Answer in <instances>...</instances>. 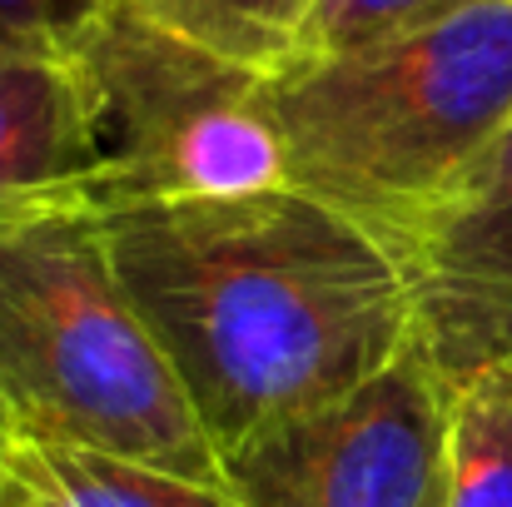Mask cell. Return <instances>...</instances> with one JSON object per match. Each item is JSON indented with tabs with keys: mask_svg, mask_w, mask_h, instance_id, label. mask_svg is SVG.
<instances>
[{
	"mask_svg": "<svg viewBox=\"0 0 512 507\" xmlns=\"http://www.w3.org/2000/svg\"><path fill=\"white\" fill-rule=\"evenodd\" d=\"M110 264L219 463L413 348L398 259L339 209L264 189L100 214Z\"/></svg>",
	"mask_w": 512,
	"mask_h": 507,
	"instance_id": "6da1fadb",
	"label": "cell"
},
{
	"mask_svg": "<svg viewBox=\"0 0 512 507\" xmlns=\"http://www.w3.org/2000/svg\"><path fill=\"white\" fill-rule=\"evenodd\" d=\"M289 189L393 259L512 125V0H468L373 45L269 75Z\"/></svg>",
	"mask_w": 512,
	"mask_h": 507,
	"instance_id": "7a4b0ae2",
	"label": "cell"
},
{
	"mask_svg": "<svg viewBox=\"0 0 512 507\" xmlns=\"http://www.w3.org/2000/svg\"><path fill=\"white\" fill-rule=\"evenodd\" d=\"M0 423L224 483L174 368L140 324L100 214L0 229Z\"/></svg>",
	"mask_w": 512,
	"mask_h": 507,
	"instance_id": "3957f363",
	"label": "cell"
},
{
	"mask_svg": "<svg viewBox=\"0 0 512 507\" xmlns=\"http://www.w3.org/2000/svg\"><path fill=\"white\" fill-rule=\"evenodd\" d=\"M100 150V214L284 189L269 75L110 0L70 40Z\"/></svg>",
	"mask_w": 512,
	"mask_h": 507,
	"instance_id": "277c9868",
	"label": "cell"
},
{
	"mask_svg": "<svg viewBox=\"0 0 512 507\" xmlns=\"http://www.w3.org/2000/svg\"><path fill=\"white\" fill-rule=\"evenodd\" d=\"M448 423V378L408 348L363 388L224 453L219 468L244 507H443Z\"/></svg>",
	"mask_w": 512,
	"mask_h": 507,
	"instance_id": "5b68a950",
	"label": "cell"
},
{
	"mask_svg": "<svg viewBox=\"0 0 512 507\" xmlns=\"http://www.w3.org/2000/svg\"><path fill=\"white\" fill-rule=\"evenodd\" d=\"M413 348L448 388L512 363V125L408 234Z\"/></svg>",
	"mask_w": 512,
	"mask_h": 507,
	"instance_id": "8992f818",
	"label": "cell"
},
{
	"mask_svg": "<svg viewBox=\"0 0 512 507\" xmlns=\"http://www.w3.org/2000/svg\"><path fill=\"white\" fill-rule=\"evenodd\" d=\"M100 214V150L80 60L50 40H0V229Z\"/></svg>",
	"mask_w": 512,
	"mask_h": 507,
	"instance_id": "52a82bcc",
	"label": "cell"
},
{
	"mask_svg": "<svg viewBox=\"0 0 512 507\" xmlns=\"http://www.w3.org/2000/svg\"><path fill=\"white\" fill-rule=\"evenodd\" d=\"M0 507H244L224 483L75 443L15 438L0 453Z\"/></svg>",
	"mask_w": 512,
	"mask_h": 507,
	"instance_id": "ba28073f",
	"label": "cell"
},
{
	"mask_svg": "<svg viewBox=\"0 0 512 507\" xmlns=\"http://www.w3.org/2000/svg\"><path fill=\"white\" fill-rule=\"evenodd\" d=\"M443 507H512V363L453 388Z\"/></svg>",
	"mask_w": 512,
	"mask_h": 507,
	"instance_id": "9c48e42d",
	"label": "cell"
},
{
	"mask_svg": "<svg viewBox=\"0 0 512 507\" xmlns=\"http://www.w3.org/2000/svg\"><path fill=\"white\" fill-rule=\"evenodd\" d=\"M170 30L249 70H284L319 0H135Z\"/></svg>",
	"mask_w": 512,
	"mask_h": 507,
	"instance_id": "30bf717a",
	"label": "cell"
},
{
	"mask_svg": "<svg viewBox=\"0 0 512 507\" xmlns=\"http://www.w3.org/2000/svg\"><path fill=\"white\" fill-rule=\"evenodd\" d=\"M458 5H468V0H319V10L309 15V25L299 35L294 60L373 45L383 35H398V30H413L423 20H438V15H448Z\"/></svg>",
	"mask_w": 512,
	"mask_h": 507,
	"instance_id": "8fae6325",
	"label": "cell"
},
{
	"mask_svg": "<svg viewBox=\"0 0 512 507\" xmlns=\"http://www.w3.org/2000/svg\"><path fill=\"white\" fill-rule=\"evenodd\" d=\"M110 0H0V40L70 45Z\"/></svg>",
	"mask_w": 512,
	"mask_h": 507,
	"instance_id": "7c38bea8",
	"label": "cell"
},
{
	"mask_svg": "<svg viewBox=\"0 0 512 507\" xmlns=\"http://www.w3.org/2000/svg\"><path fill=\"white\" fill-rule=\"evenodd\" d=\"M10 443H15V438H10V428H5V423H0V453H5V448H10Z\"/></svg>",
	"mask_w": 512,
	"mask_h": 507,
	"instance_id": "4fadbf2b",
	"label": "cell"
}]
</instances>
